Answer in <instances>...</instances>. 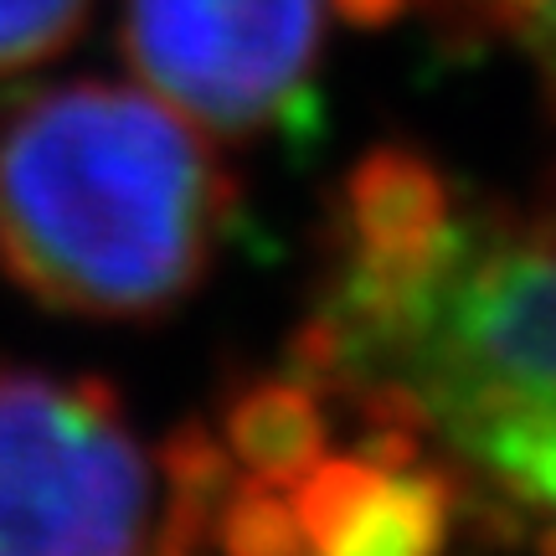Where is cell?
Returning a JSON list of instances; mask_svg holds the SVG:
<instances>
[{"mask_svg":"<svg viewBox=\"0 0 556 556\" xmlns=\"http://www.w3.org/2000/svg\"><path fill=\"white\" fill-rule=\"evenodd\" d=\"M294 381L407 438L500 536L556 556V222L469 206L428 160L345 180Z\"/></svg>","mask_w":556,"mask_h":556,"instance_id":"cell-1","label":"cell"},{"mask_svg":"<svg viewBox=\"0 0 556 556\" xmlns=\"http://www.w3.org/2000/svg\"><path fill=\"white\" fill-rule=\"evenodd\" d=\"M232 180L176 109L119 83H62L0 119V263L93 319L160 315L206 278Z\"/></svg>","mask_w":556,"mask_h":556,"instance_id":"cell-2","label":"cell"},{"mask_svg":"<svg viewBox=\"0 0 556 556\" xmlns=\"http://www.w3.org/2000/svg\"><path fill=\"white\" fill-rule=\"evenodd\" d=\"M165 505L103 381L0 366V556H150Z\"/></svg>","mask_w":556,"mask_h":556,"instance_id":"cell-3","label":"cell"},{"mask_svg":"<svg viewBox=\"0 0 556 556\" xmlns=\"http://www.w3.org/2000/svg\"><path fill=\"white\" fill-rule=\"evenodd\" d=\"M325 0H129L124 47L139 78L191 124L263 135L309 99Z\"/></svg>","mask_w":556,"mask_h":556,"instance_id":"cell-4","label":"cell"},{"mask_svg":"<svg viewBox=\"0 0 556 556\" xmlns=\"http://www.w3.org/2000/svg\"><path fill=\"white\" fill-rule=\"evenodd\" d=\"M274 490L299 556H448L454 546V484L392 433H361L345 454L325 443Z\"/></svg>","mask_w":556,"mask_h":556,"instance_id":"cell-5","label":"cell"},{"mask_svg":"<svg viewBox=\"0 0 556 556\" xmlns=\"http://www.w3.org/2000/svg\"><path fill=\"white\" fill-rule=\"evenodd\" d=\"M83 16L88 0H0V78L62 52Z\"/></svg>","mask_w":556,"mask_h":556,"instance_id":"cell-6","label":"cell"},{"mask_svg":"<svg viewBox=\"0 0 556 556\" xmlns=\"http://www.w3.org/2000/svg\"><path fill=\"white\" fill-rule=\"evenodd\" d=\"M490 16L531 52L546 88L556 93V0H484Z\"/></svg>","mask_w":556,"mask_h":556,"instance_id":"cell-7","label":"cell"}]
</instances>
